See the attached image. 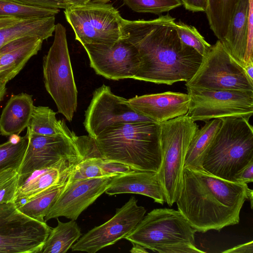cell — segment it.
<instances>
[{
  "mask_svg": "<svg viewBox=\"0 0 253 253\" xmlns=\"http://www.w3.org/2000/svg\"><path fill=\"white\" fill-rule=\"evenodd\" d=\"M175 20L169 14L148 20L124 19L122 38L134 45L140 60L133 79L172 85L195 74L203 56L181 42Z\"/></svg>",
  "mask_w": 253,
  "mask_h": 253,
  "instance_id": "6da1fadb",
  "label": "cell"
},
{
  "mask_svg": "<svg viewBox=\"0 0 253 253\" xmlns=\"http://www.w3.org/2000/svg\"><path fill=\"white\" fill-rule=\"evenodd\" d=\"M247 184L228 181L203 170L184 168L178 210L196 231H220L238 224L248 200Z\"/></svg>",
  "mask_w": 253,
  "mask_h": 253,
  "instance_id": "7a4b0ae2",
  "label": "cell"
},
{
  "mask_svg": "<svg viewBox=\"0 0 253 253\" xmlns=\"http://www.w3.org/2000/svg\"><path fill=\"white\" fill-rule=\"evenodd\" d=\"M160 125L125 123L107 128L94 139L102 157L133 169L158 172L161 163Z\"/></svg>",
  "mask_w": 253,
  "mask_h": 253,
  "instance_id": "3957f363",
  "label": "cell"
},
{
  "mask_svg": "<svg viewBox=\"0 0 253 253\" xmlns=\"http://www.w3.org/2000/svg\"><path fill=\"white\" fill-rule=\"evenodd\" d=\"M222 123L203 160L206 172L234 182L235 176L253 162V129L241 117L221 119Z\"/></svg>",
  "mask_w": 253,
  "mask_h": 253,
  "instance_id": "277c9868",
  "label": "cell"
},
{
  "mask_svg": "<svg viewBox=\"0 0 253 253\" xmlns=\"http://www.w3.org/2000/svg\"><path fill=\"white\" fill-rule=\"evenodd\" d=\"M196 231L178 210L155 209L125 239L160 253H201L195 244Z\"/></svg>",
  "mask_w": 253,
  "mask_h": 253,
  "instance_id": "5b68a950",
  "label": "cell"
},
{
  "mask_svg": "<svg viewBox=\"0 0 253 253\" xmlns=\"http://www.w3.org/2000/svg\"><path fill=\"white\" fill-rule=\"evenodd\" d=\"M160 125L161 163L158 176L165 202L171 206L180 195L185 157L199 126L188 114Z\"/></svg>",
  "mask_w": 253,
  "mask_h": 253,
  "instance_id": "8992f818",
  "label": "cell"
},
{
  "mask_svg": "<svg viewBox=\"0 0 253 253\" xmlns=\"http://www.w3.org/2000/svg\"><path fill=\"white\" fill-rule=\"evenodd\" d=\"M54 39L43 58L44 87L54 101L58 112L71 121L77 108L78 90L68 47L66 29L56 24Z\"/></svg>",
  "mask_w": 253,
  "mask_h": 253,
  "instance_id": "52a82bcc",
  "label": "cell"
},
{
  "mask_svg": "<svg viewBox=\"0 0 253 253\" xmlns=\"http://www.w3.org/2000/svg\"><path fill=\"white\" fill-rule=\"evenodd\" d=\"M75 39L85 44H111L122 39L124 18L111 4L91 1L65 9Z\"/></svg>",
  "mask_w": 253,
  "mask_h": 253,
  "instance_id": "ba28073f",
  "label": "cell"
},
{
  "mask_svg": "<svg viewBox=\"0 0 253 253\" xmlns=\"http://www.w3.org/2000/svg\"><path fill=\"white\" fill-rule=\"evenodd\" d=\"M185 85L208 90L253 91V81L218 40L203 56L197 71Z\"/></svg>",
  "mask_w": 253,
  "mask_h": 253,
  "instance_id": "9c48e42d",
  "label": "cell"
},
{
  "mask_svg": "<svg viewBox=\"0 0 253 253\" xmlns=\"http://www.w3.org/2000/svg\"><path fill=\"white\" fill-rule=\"evenodd\" d=\"M51 229L45 222L21 212L13 202L0 204V253H41Z\"/></svg>",
  "mask_w": 253,
  "mask_h": 253,
  "instance_id": "30bf717a",
  "label": "cell"
},
{
  "mask_svg": "<svg viewBox=\"0 0 253 253\" xmlns=\"http://www.w3.org/2000/svg\"><path fill=\"white\" fill-rule=\"evenodd\" d=\"M191 103L188 114L194 121L253 114V91L208 90L186 87Z\"/></svg>",
  "mask_w": 253,
  "mask_h": 253,
  "instance_id": "8fae6325",
  "label": "cell"
},
{
  "mask_svg": "<svg viewBox=\"0 0 253 253\" xmlns=\"http://www.w3.org/2000/svg\"><path fill=\"white\" fill-rule=\"evenodd\" d=\"M154 122L135 111L127 99L114 94L110 86L96 88L85 112L84 125L88 136L94 139L103 131L125 123Z\"/></svg>",
  "mask_w": 253,
  "mask_h": 253,
  "instance_id": "7c38bea8",
  "label": "cell"
},
{
  "mask_svg": "<svg viewBox=\"0 0 253 253\" xmlns=\"http://www.w3.org/2000/svg\"><path fill=\"white\" fill-rule=\"evenodd\" d=\"M25 136L28 143L18 170L19 174L52 167L63 159L84 156V136H77L74 132L69 135L31 134Z\"/></svg>",
  "mask_w": 253,
  "mask_h": 253,
  "instance_id": "4fadbf2b",
  "label": "cell"
},
{
  "mask_svg": "<svg viewBox=\"0 0 253 253\" xmlns=\"http://www.w3.org/2000/svg\"><path fill=\"white\" fill-rule=\"evenodd\" d=\"M146 210L137 205V200L131 196L115 215L103 224L88 231L71 247L73 252L95 253L125 238L143 218Z\"/></svg>",
  "mask_w": 253,
  "mask_h": 253,
  "instance_id": "5bb4252c",
  "label": "cell"
},
{
  "mask_svg": "<svg viewBox=\"0 0 253 253\" xmlns=\"http://www.w3.org/2000/svg\"><path fill=\"white\" fill-rule=\"evenodd\" d=\"M90 67L95 73L113 80L133 79L140 67L136 48L122 38L113 44H85Z\"/></svg>",
  "mask_w": 253,
  "mask_h": 253,
  "instance_id": "9a60e30c",
  "label": "cell"
},
{
  "mask_svg": "<svg viewBox=\"0 0 253 253\" xmlns=\"http://www.w3.org/2000/svg\"><path fill=\"white\" fill-rule=\"evenodd\" d=\"M113 177L67 182L58 200L44 217V221L60 216L76 220L83 211L105 192Z\"/></svg>",
  "mask_w": 253,
  "mask_h": 253,
  "instance_id": "2e32d148",
  "label": "cell"
},
{
  "mask_svg": "<svg viewBox=\"0 0 253 253\" xmlns=\"http://www.w3.org/2000/svg\"><path fill=\"white\" fill-rule=\"evenodd\" d=\"M127 102L140 114L160 124L187 114L191 98L188 93L166 91L135 96Z\"/></svg>",
  "mask_w": 253,
  "mask_h": 253,
  "instance_id": "e0dca14e",
  "label": "cell"
},
{
  "mask_svg": "<svg viewBox=\"0 0 253 253\" xmlns=\"http://www.w3.org/2000/svg\"><path fill=\"white\" fill-rule=\"evenodd\" d=\"M84 158L81 156L63 159L52 167L19 174L13 203L19 205L52 186L67 182L75 167Z\"/></svg>",
  "mask_w": 253,
  "mask_h": 253,
  "instance_id": "ac0fdd59",
  "label": "cell"
},
{
  "mask_svg": "<svg viewBox=\"0 0 253 253\" xmlns=\"http://www.w3.org/2000/svg\"><path fill=\"white\" fill-rule=\"evenodd\" d=\"M43 41L36 36H24L0 48V82L7 84L15 77L41 50Z\"/></svg>",
  "mask_w": 253,
  "mask_h": 253,
  "instance_id": "d6986e66",
  "label": "cell"
},
{
  "mask_svg": "<svg viewBox=\"0 0 253 253\" xmlns=\"http://www.w3.org/2000/svg\"><path fill=\"white\" fill-rule=\"evenodd\" d=\"M112 196L120 194H136L147 196L163 205L164 193L157 172L133 169L113 177L105 192Z\"/></svg>",
  "mask_w": 253,
  "mask_h": 253,
  "instance_id": "ffe728a7",
  "label": "cell"
},
{
  "mask_svg": "<svg viewBox=\"0 0 253 253\" xmlns=\"http://www.w3.org/2000/svg\"><path fill=\"white\" fill-rule=\"evenodd\" d=\"M249 0H240L231 20L228 33L221 41L231 56L244 68L253 64L247 50Z\"/></svg>",
  "mask_w": 253,
  "mask_h": 253,
  "instance_id": "44dd1931",
  "label": "cell"
},
{
  "mask_svg": "<svg viewBox=\"0 0 253 253\" xmlns=\"http://www.w3.org/2000/svg\"><path fill=\"white\" fill-rule=\"evenodd\" d=\"M32 96L26 93L12 95L0 117V134H19L27 127L34 108Z\"/></svg>",
  "mask_w": 253,
  "mask_h": 253,
  "instance_id": "7402d4cb",
  "label": "cell"
},
{
  "mask_svg": "<svg viewBox=\"0 0 253 253\" xmlns=\"http://www.w3.org/2000/svg\"><path fill=\"white\" fill-rule=\"evenodd\" d=\"M55 16L21 20L14 25L0 29V48L18 38L30 36L47 39L55 28Z\"/></svg>",
  "mask_w": 253,
  "mask_h": 253,
  "instance_id": "603a6c76",
  "label": "cell"
},
{
  "mask_svg": "<svg viewBox=\"0 0 253 253\" xmlns=\"http://www.w3.org/2000/svg\"><path fill=\"white\" fill-rule=\"evenodd\" d=\"M221 123V119H213L198 129L188 147L184 169L203 170V159Z\"/></svg>",
  "mask_w": 253,
  "mask_h": 253,
  "instance_id": "cb8c5ba5",
  "label": "cell"
},
{
  "mask_svg": "<svg viewBox=\"0 0 253 253\" xmlns=\"http://www.w3.org/2000/svg\"><path fill=\"white\" fill-rule=\"evenodd\" d=\"M56 113L47 106H34L27 126L26 136L31 134L51 136L69 135L74 132L67 127L64 121L58 120Z\"/></svg>",
  "mask_w": 253,
  "mask_h": 253,
  "instance_id": "d4e9b609",
  "label": "cell"
},
{
  "mask_svg": "<svg viewBox=\"0 0 253 253\" xmlns=\"http://www.w3.org/2000/svg\"><path fill=\"white\" fill-rule=\"evenodd\" d=\"M240 0H207L205 10L210 29L218 40L226 36Z\"/></svg>",
  "mask_w": 253,
  "mask_h": 253,
  "instance_id": "484cf974",
  "label": "cell"
},
{
  "mask_svg": "<svg viewBox=\"0 0 253 253\" xmlns=\"http://www.w3.org/2000/svg\"><path fill=\"white\" fill-rule=\"evenodd\" d=\"M67 182L52 186L41 191L16 206L18 209L34 219L45 222L44 217L58 200Z\"/></svg>",
  "mask_w": 253,
  "mask_h": 253,
  "instance_id": "4316f807",
  "label": "cell"
},
{
  "mask_svg": "<svg viewBox=\"0 0 253 253\" xmlns=\"http://www.w3.org/2000/svg\"><path fill=\"white\" fill-rule=\"evenodd\" d=\"M57 219V225L51 229L41 253H65L82 235L81 229L75 220L63 222Z\"/></svg>",
  "mask_w": 253,
  "mask_h": 253,
  "instance_id": "83f0119b",
  "label": "cell"
},
{
  "mask_svg": "<svg viewBox=\"0 0 253 253\" xmlns=\"http://www.w3.org/2000/svg\"><path fill=\"white\" fill-rule=\"evenodd\" d=\"M11 136L9 140L0 144V172L10 169L18 171L27 147L26 137Z\"/></svg>",
  "mask_w": 253,
  "mask_h": 253,
  "instance_id": "f1b7e54d",
  "label": "cell"
},
{
  "mask_svg": "<svg viewBox=\"0 0 253 253\" xmlns=\"http://www.w3.org/2000/svg\"><path fill=\"white\" fill-rule=\"evenodd\" d=\"M59 9L24 5L10 0H0V18L13 17L20 20L55 16Z\"/></svg>",
  "mask_w": 253,
  "mask_h": 253,
  "instance_id": "f546056e",
  "label": "cell"
},
{
  "mask_svg": "<svg viewBox=\"0 0 253 253\" xmlns=\"http://www.w3.org/2000/svg\"><path fill=\"white\" fill-rule=\"evenodd\" d=\"M175 28L178 37L185 45L194 48L202 56L206 54L211 45L193 26L181 21L175 22Z\"/></svg>",
  "mask_w": 253,
  "mask_h": 253,
  "instance_id": "4dcf8cb0",
  "label": "cell"
},
{
  "mask_svg": "<svg viewBox=\"0 0 253 253\" xmlns=\"http://www.w3.org/2000/svg\"><path fill=\"white\" fill-rule=\"evenodd\" d=\"M133 11L138 13L159 15L179 7L180 0H123Z\"/></svg>",
  "mask_w": 253,
  "mask_h": 253,
  "instance_id": "1f68e13d",
  "label": "cell"
},
{
  "mask_svg": "<svg viewBox=\"0 0 253 253\" xmlns=\"http://www.w3.org/2000/svg\"><path fill=\"white\" fill-rule=\"evenodd\" d=\"M100 156H88L84 158L75 167L67 182L93 178L111 176L106 175L97 163L96 158Z\"/></svg>",
  "mask_w": 253,
  "mask_h": 253,
  "instance_id": "d6a6232c",
  "label": "cell"
},
{
  "mask_svg": "<svg viewBox=\"0 0 253 253\" xmlns=\"http://www.w3.org/2000/svg\"><path fill=\"white\" fill-rule=\"evenodd\" d=\"M19 175L18 171L12 169L0 172V204L14 202Z\"/></svg>",
  "mask_w": 253,
  "mask_h": 253,
  "instance_id": "836d02e7",
  "label": "cell"
},
{
  "mask_svg": "<svg viewBox=\"0 0 253 253\" xmlns=\"http://www.w3.org/2000/svg\"><path fill=\"white\" fill-rule=\"evenodd\" d=\"M96 161L103 172L108 176H116L130 172L133 169L123 163L106 160L98 156Z\"/></svg>",
  "mask_w": 253,
  "mask_h": 253,
  "instance_id": "e575fe53",
  "label": "cell"
},
{
  "mask_svg": "<svg viewBox=\"0 0 253 253\" xmlns=\"http://www.w3.org/2000/svg\"><path fill=\"white\" fill-rule=\"evenodd\" d=\"M18 3L43 8L66 9L71 5L64 0H10Z\"/></svg>",
  "mask_w": 253,
  "mask_h": 253,
  "instance_id": "d590c367",
  "label": "cell"
},
{
  "mask_svg": "<svg viewBox=\"0 0 253 253\" xmlns=\"http://www.w3.org/2000/svg\"><path fill=\"white\" fill-rule=\"evenodd\" d=\"M185 9L191 11L205 12L207 5V0H180Z\"/></svg>",
  "mask_w": 253,
  "mask_h": 253,
  "instance_id": "8d00e7d4",
  "label": "cell"
},
{
  "mask_svg": "<svg viewBox=\"0 0 253 253\" xmlns=\"http://www.w3.org/2000/svg\"><path fill=\"white\" fill-rule=\"evenodd\" d=\"M234 182L246 184L253 182V162L246 166L235 176Z\"/></svg>",
  "mask_w": 253,
  "mask_h": 253,
  "instance_id": "74e56055",
  "label": "cell"
},
{
  "mask_svg": "<svg viewBox=\"0 0 253 253\" xmlns=\"http://www.w3.org/2000/svg\"><path fill=\"white\" fill-rule=\"evenodd\" d=\"M223 253H253V241L244 243L236 246L232 248L224 251Z\"/></svg>",
  "mask_w": 253,
  "mask_h": 253,
  "instance_id": "f35d334b",
  "label": "cell"
},
{
  "mask_svg": "<svg viewBox=\"0 0 253 253\" xmlns=\"http://www.w3.org/2000/svg\"><path fill=\"white\" fill-rule=\"evenodd\" d=\"M20 20L13 17L0 18V29L12 26Z\"/></svg>",
  "mask_w": 253,
  "mask_h": 253,
  "instance_id": "ab89813d",
  "label": "cell"
},
{
  "mask_svg": "<svg viewBox=\"0 0 253 253\" xmlns=\"http://www.w3.org/2000/svg\"><path fill=\"white\" fill-rule=\"evenodd\" d=\"M133 246L130 250V252L132 253H148L146 249L142 246L133 243Z\"/></svg>",
  "mask_w": 253,
  "mask_h": 253,
  "instance_id": "60d3db41",
  "label": "cell"
},
{
  "mask_svg": "<svg viewBox=\"0 0 253 253\" xmlns=\"http://www.w3.org/2000/svg\"><path fill=\"white\" fill-rule=\"evenodd\" d=\"M6 84L0 82V102L3 100L6 92Z\"/></svg>",
  "mask_w": 253,
  "mask_h": 253,
  "instance_id": "b9f144b4",
  "label": "cell"
},
{
  "mask_svg": "<svg viewBox=\"0 0 253 253\" xmlns=\"http://www.w3.org/2000/svg\"><path fill=\"white\" fill-rule=\"evenodd\" d=\"M71 5H78L85 4L90 0H64Z\"/></svg>",
  "mask_w": 253,
  "mask_h": 253,
  "instance_id": "7bdbcfd3",
  "label": "cell"
},
{
  "mask_svg": "<svg viewBox=\"0 0 253 253\" xmlns=\"http://www.w3.org/2000/svg\"><path fill=\"white\" fill-rule=\"evenodd\" d=\"M249 78L253 81V64H251L244 68Z\"/></svg>",
  "mask_w": 253,
  "mask_h": 253,
  "instance_id": "ee69618b",
  "label": "cell"
},
{
  "mask_svg": "<svg viewBox=\"0 0 253 253\" xmlns=\"http://www.w3.org/2000/svg\"><path fill=\"white\" fill-rule=\"evenodd\" d=\"M248 200H249L251 203V208L253 209V191L252 189H250L248 193Z\"/></svg>",
  "mask_w": 253,
  "mask_h": 253,
  "instance_id": "f6af8a7d",
  "label": "cell"
},
{
  "mask_svg": "<svg viewBox=\"0 0 253 253\" xmlns=\"http://www.w3.org/2000/svg\"><path fill=\"white\" fill-rule=\"evenodd\" d=\"M110 0H90V1L95 2H98V3H108Z\"/></svg>",
  "mask_w": 253,
  "mask_h": 253,
  "instance_id": "bcb514c9",
  "label": "cell"
}]
</instances>
